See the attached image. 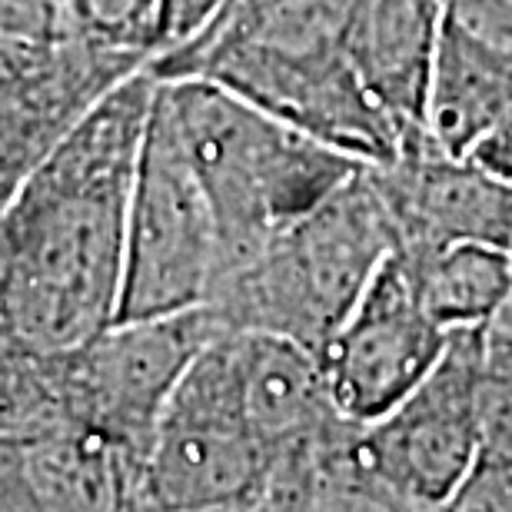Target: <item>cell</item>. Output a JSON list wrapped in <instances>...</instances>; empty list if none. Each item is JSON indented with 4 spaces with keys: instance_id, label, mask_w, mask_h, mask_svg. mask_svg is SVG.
I'll list each match as a JSON object with an SVG mask.
<instances>
[{
    "instance_id": "obj_1",
    "label": "cell",
    "mask_w": 512,
    "mask_h": 512,
    "mask_svg": "<svg viewBox=\"0 0 512 512\" xmlns=\"http://www.w3.org/2000/svg\"><path fill=\"white\" fill-rule=\"evenodd\" d=\"M160 77L137 70L94 100L0 210V326L57 356L117 323L127 210Z\"/></svg>"
},
{
    "instance_id": "obj_2",
    "label": "cell",
    "mask_w": 512,
    "mask_h": 512,
    "mask_svg": "<svg viewBox=\"0 0 512 512\" xmlns=\"http://www.w3.org/2000/svg\"><path fill=\"white\" fill-rule=\"evenodd\" d=\"M356 0H233L203 34L153 60L157 77H207L360 163L399 157L403 130L353 67Z\"/></svg>"
},
{
    "instance_id": "obj_3",
    "label": "cell",
    "mask_w": 512,
    "mask_h": 512,
    "mask_svg": "<svg viewBox=\"0 0 512 512\" xmlns=\"http://www.w3.org/2000/svg\"><path fill=\"white\" fill-rule=\"evenodd\" d=\"M160 87L217 217L223 273L363 167L350 153L333 150L207 77H160Z\"/></svg>"
},
{
    "instance_id": "obj_4",
    "label": "cell",
    "mask_w": 512,
    "mask_h": 512,
    "mask_svg": "<svg viewBox=\"0 0 512 512\" xmlns=\"http://www.w3.org/2000/svg\"><path fill=\"white\" fill-rule=\"evenodd\" d=\"M393 250V220L363 163L323 203L223 273L210 306L230 330L276 333L320 353Z\"/></svg>"
},
{
    "instance_id": "obj_5",
    "label": "cell",
    "mask_w": 512,
    "mask_h": 512,
    "mask_svg": "<svg viewBox=\"0 0 512 512\" xmlns=\"http://www.w3.org/2000/svg\"><path fill=\"white\" fill-rule=\"evenodd\" d=\"M266 449L240 389L233 330L193 356L153 433L140 509H263Z\"/></svg>"
},
{
    "instance_id": "obj_6",
    "label": "cell",
    "mask_w": 512,
    "mask_h": 512,
    "mask_svg": "<svg viewBox=\"0 0 512 512\" xmlns=\"http://www.w3.org/2000/svg\"><path fill=\"white\" fill-rule=\"evenodd\" d=\"M223 243L203 183L157 87L127 210L124 290L117 320H147L210 306Z\"/></svg>"
},
{
    "instance_id": "obj_7",
    "label": "cell",
    "mask_w": 512,
    "mask_h": 512,
    "mask_svg": "<svg viewBox=\"0 0 512 512\" xmlns=\"http://www.w3.org/2000/svg\"><path fill=\"white\" fill-rule=\"evenodd\" d=\"M223 330L230 326L213 306L110 323L94 340L50 356V419L94 429L147 463L170 393L193 356Z\"/></svg>"
},
{
    "instance_id": "obj_8",
    "label": "cell",
    "mask_w": 512,
    "mask_h": 512,
    "mask_svg": "<svg viewBox=\"0 0 512 512\" xmlns=\"http://www.w3.org/2000/svg\"><path fill=\"white\" fill-rule=\"evenodd\" d=\"M486 326L453 330L446 353L413 393L366 423L376 469L399 509H446L483 439Z\"/></svg>"
},
{
    "instance_id": "obj_9",
    "label": "cell",
    "mask_w": 512,
    "mask_h": 512,
    "mask_svg": "<svg viewBox=\"0 0 512 512\" xmlns=\"http://www.w3.org/2000/svg\"><path fill=\"white\" fill-rule=\"evenodd\" d=\"M449 336L423 310L393 250L320 350L333 403L356 423H376L426 380L446 353Z\"/></svg>"
},
{
    "instance_id": "obj_10",
    "label": "cell",
    "mask_w": 512,
    "mask_h": 512,
    "mask_svg": "<svg viewBox=\"0 0 512 512\" xmlns=\"http://www.w3.org/2000/svg\"><path fill=\"white\" fill-rule=\"evenodd\" d=\"M366 167L393 220L396 247L459 240L512 247V183L469 153H449L419 130L396 160Z\"/></svg>"
},
{
    "instance_id": "obj_11",
    "label": "cell",
    "mask_w": 512,
    "mask_h": 512,
    "mask_svg": "<svg viewBox=\"0 0 512 512\" xmlns=\"http://www.w3.org/2000/svg\"><path fill=\"white\" fill-rule=\"evenodd\" d=\"M512 107V0H443L423 127L449 153H473Z\"/></svg>"
},
{
    "instance_id": "obj_12",
    "label": "cell",
    "mask_w": 512,
    "mask_h": 512,
    "mask_svg": "<svg viewBox=\"0 0 512 512\" xmlns=\"http://www.w3.org/2000/svg\"><path fill=\"white\" fill-rule=\"evenodd\" d=\"M443 0H356L346 30L353 67L386 114L409 133L426 130V87Z\"/></svg>"
},
{
    "instance_id": "obj_13",
    "label": "cell",
    "mask_w": 512,
    "mask_h": 512,
    "mask_svg": "<svg viewBox=\"0 0 512 512\" xmlns=\"http://www.w3.org/2000/svg\"><path fill=\"white\" fill-rule=\"evenodd\" d=\"M263 509L403 512L376 469L366 423L336 413L270 459Z\"/></svg>"
},
{
    "instance_id": "obj_14",
    "label": "cell",
    "mask_w": 512,
    "mask_h": 512,
    "mask_svg": "<svg viewBox=\"0 0 512 512\" xmlns=\"http://www.w3.org/2000/svg\"><path fill=\"white\" fill-rule=\"evenodd\" d=\"M233 340L243 406L266 459L340 413L320 353H313L310 346L256 330H233Z\"/></svg>"
},
{
    "instance_id": "obj_15",
    "label": "cell",
    "mask_w": 512,
    "mask_h": 512,
    "mask_svg": "<svg viewBox=\"0 0 512 512\" xmlns=\"http://www.w3.org/2000/svg\"><path fill=\"white\" fill-rule=\"evenodd\" d=\"M423 310L443 330L489 326L512 296V256L496 243L396 247Z\"/></svg>"
},
{
    "instance_id": "obj_16",
    "label": "cell",
    "mask_w": 512,
    "mask_h": 512,
    "mask_svg": "<svg viewBox=\"0 0 512 512\" xmlns=\"http://www.w3.org/2000/svg\"><path fill=\"white\" fill-rule=\"evenodd\" d=\"M60 40L153 60L160 0H50Z\"/></svg>"
},
{
    "instance_id": "obj_17",
    "label": "cell",
    "mask_w": 512,
    "mask_h": 512,
    "mask_svg": "<svg viewBox=\"0 0 512 512\" xmlns=\"http://www.w3.org/2000/svg\"><path fill=\"white\" fill-rule=\"evenodd\" d=\"M449 512H512V439L483 433L463 479L446 503Z\"/></svg>"
},
{
    "instance_id": "obj_18",
    "label": "cell",
    "mask_w": 512,
    "mask_h": 512,
    "mask_svg": "<svg viewBox=\"0 0 512 512\" xmlns=\"http://www.w3.org/2000/svg\"><path fill=\"white\" fill-rule=\"evenodd\" d=\"M230 4L233 0H160L157 54H153V60L170 57L187 44H193Z\"/></svg>"
},
{
    "instance_id": "obj_19",
    "label": "cell",
    "mask_w": 512,
    "mask_h": 512,
    "mask_svg": "<svg viewBox=\"0 0 512 512\" xmlns=\"http://www.w3.org/2000/svg\"><path fill=\"white\" fill-rule=\"evenodd\" d=\"M57 40L50 0H0V50H40Z\"/></svg>"
},
{
    "instance_id": "obj_20",
    "label": "cell",
    "mask_w": 512,
    "mask_h": 512,
    "mask_svg": "<svg viewBox=\"0 0 512 512\" xmlns=\"http://www.w3.org/2000/svg\"><path fill=\"white\" fill-rule=\"evenodd\" d=\"M27 433H0V509H37L24 459Z\"/></svg>"
},
{
    "instance_id": "obj_21",
    "label": "cell",
    "mask_w": 512,
    "mask_h": 512,
    "mask_svg": "<svg viewBox=\"0 0 512 512\" xmlns=\"http://www.w3.org/2000/svg\"><path fill=\"white\" fill-rule=\"evenodd\" d=\"M469 157H476L483 167H489L503 180L512 183V107L503 114V120L476 143Z\"/></svg>"
},
{
    "instance_id": "obj_22",
    "label": "cell",
    "mask_w": 512,
    "mask_h": 512,
    "mask_svg": "<svg viewBox=\"0 0 512 512\" xmlns=\"http://www.w3.org/2000/svg\"><path fill=\"white\" fill-rule=\"evenodd\" d=\"M486 340H489V350L496 356L512 360V313H499L496 320L486 326Z\"/></svg>"
},
{
    "instance_id": "obj_23",
    "label": "cell",
    "mask_w": 512,
    "mask_h": 512,
    "mask_svg": "<svg viewBox=\"0 0 512 512\" xmlns=\"http://www.w3.org/2000/svg\"><path fill=\"white\" fill-rule=\"evenodd\" d=\"M509 256H512V247H509ZM503 313H512V296H509V303H506V310Z\"/></svg>"
}]
</instances>
